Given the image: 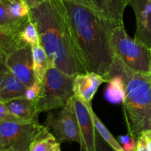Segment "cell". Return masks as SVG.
<instances>
[{"label":"cell","mask_w":151,"mask_h":151,"mask_svg":"<svg viewBox=\"0 0 151 151\" xmlns=\"http://www.w3.org/2000/svg\"><path fill=\"white\" fill-rule=\"evenodd\" d=\"M63 2L77 52L86 70L99 74L109 81L115 57L111 33L117 25L76 0H63Z\"/></svg>","instance_id":"1"},{"label":"cell","mask_w":151,"mask_h":151,"mask_svg":"<svg viewBox=\"0 0 151 151\" xmlns=\"http://www.w3.org/2000/svg\"><path fill=\"white\" fill-rule=\"evenodd\" d=\"M29 20L36 27L50 66L72 77L88 72L78 56L63 0H41L30 7Z\"/></svg>","instance_id":"2"},{"label":"cell","mask_w":151,"mask_h":151,"mask_svg":"<svg viewBox=\"0 0 151 151\" xmlns=\"http://www.w3.org/2000/svg\"><path fill=\"white\" fill-rule=\"evenodd\" d=\"M120 75L125 83L124 112L128 134L137 139L145 131L151 130V72H134L115 56L109 73Z\"/></svg>","instance_id":"3"},{"label":"cell","mask_w":151,"mask_h":151,"mask_svg":"<svg viewBox=\"0 0 151 151\" xmlns=\"http://www.w3.org/2000/svg\"><path fill=\"white\" fill-rule=\"evenodd\" d=\"M74 77L66 75L55 66H50L41 83V91L35 102L37 111L61 109L75 95Z\"/></svg>","instance_id":"4"},{"label":"cell","mask_w":151,"mask_h":151,"mask_svg":"<svg viewBox=\"0 0 151 151\" xmlns=\"http://www.w3.org/2000/svg\"><path fill=\"white\" fill-rule=\"evenodd\" d=\"M114 55L125 66L140 73L151 72V52L145 45L128 36L124 25L115 26L111 33Z\"/></svg>","instance_id":"5"},{"label":"cell","mask_w":151,"mask_h":151,"mask_svg":"<svg viewBox=\"0 0 151 151\" xmlns=\"http://www.w3.org/2000/svg\"><path fill=\"white\" fill-rule=\"evenodd\" d=\"M45 128L38 119L24 121L10 114L0 120V149L30 151L32 142Z\"/></svg>","instance_id":"6"},{"label":"cell","mask_w":151,"mask_h":151,"mask_svg":"<svg viewBox=\"0 0 151 151\" xmlns=\"http://www.w3.org/2000/svg\"><path fill=\"white\" fill-rule=\"evenodd\" d=\"M44 126L48 128L59 143L80 142L79 126L72 100L59 111L48 113Z\"/></svg>","instance_id":"7"},{"label":"cell","mask_w":151,"mask_h":151,"mask_svg":"<svg viewBox=\"0 0 151 151\" xmlns=\"http://www.w3.org/2000/svg\"><path fill=\"white\" fill-rule=\"evenodd\" d=\"M6 65L13 75L27 88L35 82L32 47L25 44L6 55Z\"/></svg>","instance_id":"8"},{"label":"cell","mask_w":151,"mask_h":151,"mask_svg":"<svg viewBox=\"0 0 151 151\" xmlns=\"http://www.w3.org/2000/svg\"><path fill=\"white\" fill-rule=\"evenodd\" d=\"M80 131V151H97L96 128L88 103L75 95L72 98Z\"/></svg>","instance_id":"9"},{"label":"cell","mask_w":151,"mask_h":151,"mask_svg":"<svg viewBox=\"0 0 151 151\" xmlns=\"http://www.w3.org/2000/svg\"><path fill=\"white\" fill-rule=\"evenodd\" d=\"M137 21L135 38L151 50V0H129Z\"/></svg>","instance_id":"10"},{"label":"cell","mask_w":151,"mask_h":151,"mask_svg":"<svg viewBox=\"0 0 151 151\" xmlns=\"http://www.w3.org/2000/svg\"><path fill=\"white\" fill-rule=\"evenodd\" d=\"M119 26L123 24V15L129 0H76Z\"/></svg>","instance_id":"11"},{"label":"cell","mask_w":151,"mask_h":151,"mask_svg":"<svg viewBox=\"0 0 151 151\" xmlns=\"http://www.w3.org/2000/svg\"><path fill=\"white\" fill-rule=\"evenodd\" d=\"M104 83L109 81L99 74L94 72L78 74L74 77V94L83 101L91 103L98 88Z\"/></svg>","instance_id":"12"},{"label":"cell","mask_w":151,"mask_h":151,"mask_svg":"<svg viewBox=\"0 0 151 151\" xmlns=\"http://www.w3.org/2000/svg\"><path fill=\"white\" fill-rule=\"evenodd\" d=\"M10 114L24 121H32L38 119V113L35 102L26 97L16 98L4 103Z\"/></svg>","instance_id":"13"},{"label":"cell","mask_w":151,"mask_h":151,"mask_svg":"<svg viewBox=\"0 0 151 151\" xmlns=\"http://www.w3.org/2000/svg\"><path fill=\"white\" fill-rule=\"evenodd\" d=\"M27 87L10 70L0 87V101L6 103L16 98L25 97Z\"/></svg>","instance_id":"14"},{"label":"cell","mask_w":151,"mask_h":151,"mask_svg":"<svg viewBox=\"0 0 151 151\" xmlns=\"http://www.w3.org/2000/svg\"><path fill=\"white\" fill-rule=\"evenodd\" d=\"M7 4L8 0H0V27L19 34L29 21V16L19 19L12 17Z\"/></svg>","instance_id":"15"},{"label":"cell","mask_w":151,"mask_h":151,"mask_svg":"<svg viewBox=\"0 0 151 151\" xmlns=\"http://www.w3.org/2000/svg\"><path fill=\"white\" fill-rule=\"evenodd\" d=\"M33 70L35 82L41 84L50 66L48 57L41 44L32 47Z\"/></svg>","instance_id":"16"},{"label":"cell","mask_w":151,"mask_h":151,"mask_svg":"<svg viewBox=\"0 0 151 151\" xmlns=\"http://www.w3.org/2000/svg\"><path fill=\"white\" fill-rule=\"evenodd\" d=\"M106 96L111 103H123L125 97V83L120 75H115L110 78Z\"/></svg>","instance_id":"17"},{"label":"cell","mask_w":151,"mask_h":151,"mask_svg":"<svg viewBox=\"0 0 151 151\" xmlns=\"http://www.w3.org/2000/svg\"><path fill=\"white\" fill-rule=\"evenodd\" d=\"M19 34L0 27V52L7 55L27 44L21 39Z\"/></svg>","instance_id":"18"},{"label":"cell","mask_w":151,"mask_h":151,"mask_svg":"<svg viewBox=\"0 0 151 151\" xmlns=\"http://www.w3.org/2000/svg\"><path fill=\"white\" fill-rule=\"evenodd\" d=\"M88 106L90 112H91V117H92L93 122H94V126H95L96 128V131L100 134V135L101 136V137L103 139V140L107 143V145H109L113 149L114 151H125L124 149L122 148V145L119 144V142L114 137V136L111 134L110 131H109V130H108V128L105 126L104 124L102 122V121L100 120V118L97 116V115L96 114L95 112L94 111L92 107H91V103H88Z\"/></svg>","instance_id":"19"},{"label":"cell","mask_w":151,"mask_h":151,"mask_svg":"<svg viewBox=\"0 0 151 151\" xmlns=\"http://www.w3.org/2000/svg\"><path fill=\"white\" fill-rule=\"evenodd\" d=\"M58 142L46 127L36 137L30 147V151H51Z\"/></svg>","instance_id":"20"},{"label":"cell","mask_w":151,"mask_h":151,"mask_svg":"<svg viewBox=\"0 0 151 151\" xmlns=\"http://www.w3.org/2000/svg\"><path fill=\"white\" fill-rule=\"evenodd\" d=\"M20 38L25 44H29L31 47L38 45L40 44V38L38 32L35 25L32 21L29 20L25 25L24 28L20 32Z\"/></svg>","instance_id":"21"},{"label":"cell","mask_w":151,"mask_h":151,"mask_svg":"<svg viewBox=\"0 0 151 151\" xmlns=\"http://www.w3.org/2000/svg\"><path fill=\"white\" fill-rule=\"evenodd\" d=\"M8 10L10 16L15 19H24L29 16L30 7L24 1H16L10 2L8 1Z\"/></svg>","instance_id":"22"},{"label":"cell","mask_w":151,"mask_h":151,"mask_svg":"<svg viewBox=\"0 0 151 151\" xmlns=\"http://www.w3.org/2000/svg\"><path fill=\"white\" fill-rule=\"evenodd\" d=\"M41 91V84L35 82L31 86L27 88L25 97L32 101L36 102Z\"/></svg>","instance_id":"23"},{"label":"cell","mask_w":151,"mask_h":151,"mask_svg":"<svg viewBox=\"0 0 151 151\" xmlns=\"http://www.w3.org/2000/svg\"><path fill=\"white\" fill-rule=\"evenodd\" d=\"M6 55H7L0 52V87L5 78L6 75L8 72L9 69L6 65Z\"/></svg>","instance_id":"24"},{"label":"cell","mask_w":151,"mask_h":151,"mask_svg":"<svg viewBox=\"0 0 151 151\" xmlns=\"http://www.w3.org/2000/svg\"><path fill=\"white\" fill-rule=\"evenodd\" d=\"M134 151H147V143L145 137L143 134H141L137 139V146Z\"/></svg>","instance_id":"25"},{"label":"cell","mask_w":151,"mask_h":151,"mask_svg":"<svg viewBox=\"0 0 151 151\" xmlns=\"http://www.w3.org/2000/svg\"><path fill=\"white\" fill-rule=\"evenodd\" d=\"M137 146V139L134 137H131L130 141L125 144L122 145V147L125 151H134Z\"/></svg>","instance_id":"26"},{"label":"cell","mask_w":151,"mask_h":151,"mask_svg":"<svg viewBox=\"0 0 151 151\" xmlns=\"http://www.w3.org/2000/svg\"><path fill=\"white\" fill-rule=\"evenodd\" d=\"M10 115L8 109L6 107L5 104L2 102H0V120L6 119Z\"/></svg>","instance_id":"27"},{"label":"cell","mask_w":151,"mask_h":151,"mask_svg":"<svg viewBox=\"0 0 151 151\" xmlns=\"http://www.w3.org/2000/svg\"><path fill=\"white\" fill-rule=\"evenodd\" d=\"M142 134H144L145 137L146 143H147V151H151V130L143 131Z\"/></svg>","instance_id":"28"},{"label":"cell","mask_w":151,"mask_h":151,"mask_svg":"<svg viewBox=\"0 0 151 151\" xmlns=\"http://www.w3.org/2000/svg\"><path fill=\"white\" fill-rule=\"evenodd\" d=\"M97 151H114L113 149L108 145V146L105 145L102 142L97 141Z\"/></svg>","instance_id":"29"},{"label":"cell","mask_w":151,"mask_h":151,"mask_svg":"<svg viewBox=\"0 0 151 151\" xmlns=\"http://www.w3.org/2000/svg\"><path fill=\"white\" fill-rule=\"evenodd\" d=\"M131 136L129 135V134H127V135H122V136H119V137H118V140H119V144H121L122 145L125 144V143L128 142L130 141V139H131Z\"/></svg>","instance_id":"30"},{"label":"cell","mask_w":151,"mask_h":151,"mask_svg":"<svg viewBox=\"0 0 151 151\" xmlns=\"http://www.w3.org/2000/svg\"><path fill=\"white\" fill-rule=\"evenodd\" d=\"M26 3H27L28 5L30 7H33L34 5L37 4V0H24Z\"/></svg>","instance_id":"31"},{"label":"cell","mask_w":151,"mask_h":151,"mask_svg":"<svg viewBox=\"0 0 151 151\" xmlns=\"http://www.w3.org/2000/svg\"><path fill=\"white\" fill-rule=\"evenodd\" d=\"M53 151H61V150H60V143L58 142L55 145L54 148H53Z\"/></svg>","instance_id":"32"},{"label":"cell","mask_w":151,"mask_h":151,"mask_svg":"<svg viewBox=\"0 0 151 151\" xmlns=\"http://www.w3.org/2000/svg\"><path fill=\"white\" fill-rule=\"evenodd\" d=\"M0 151H10V150H2V149H0Z\"/></svg>","instance_id":"33"},{"label":"cell","mask_w":151,"mask_h":151,"mask_svg":"<svg viewBox=\"0 0 151 151\" xmlns=\"http://www.w3.org/2000/svg\"><path fill=\"white\" fill-rule=\"evenodd\" d=\"M19 1H24V0H19Z\"/></svg>","instance_id":"34"},{"label":"cell","mask_w":151,"mask_h":151,"mask_svg":"<svg viewBox=\"0 0 151 151\" xmlns=\"http://www.w3.org/2000/svg\"><path fill=\"white\" fill-rule=\"evenodd\" d=\"M53 148H54V147H53ZM51 151H53V149H52V150Z\"/></svg>","instance_id":"35"},{"label":"cell","mask_w":151,"mask_h":151,"mask_svg":"<svg viewBox=\"0 0 151 151\" xmlns=\"http://www.w3.org/2000/svg\"><path fill=\"white\" fill-rule=\"evenodd\" d=\"M150 52H151V50H150Z\"/></svg>","instance_id":"36"},{"label":"cell","mask_w":151,"mask_h":151,"mask_svg":"<svg viewBox=\"0 0 151 151\" xmlns=\"http://www.w3.org/2000/svg\"><path fill=\"white\" fill-rule=\"evenodd\" d=\"M0 102H1V101H0Z\"/></svg>","instance_id":"37"}]
</instances>
